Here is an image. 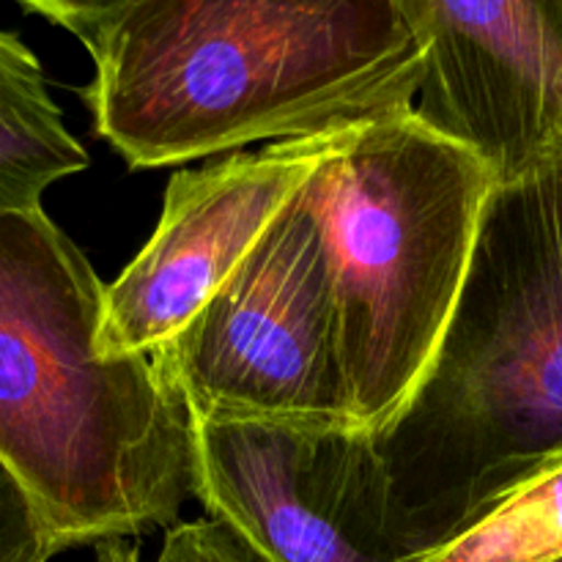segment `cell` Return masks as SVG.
<instances>
[{
  "label": "cell",
  "instance_id": "3",
  "mask_svg": "<svg viewBox=\"0 0 562 562\" xmlns=\"http://www.w3.org/2000/svg\"><path fill=\"white\" fill-rule=\"evenodd\" d=\"M108 285L44 209L0 212V459L60 552L173 527L192 420L157 360L99 349Z\"/></svg>",
  "mask_w": 562,
  "mask_h": 562
},
{
  "label": "cell",
  "instance_id": "10",
  "mask_svg": "<svg viewBox=\"0 0 562 562\" xmlns=\"http://www.w3.org/2000/svg\"><path fill=\"white\" fill-rule=\"evenodd\" d=\"M562 558V464L525 483L420 562H552Z\"/></svg>",
  "mask_w": 562,
  "mask_h": 562
},
{
  "label": "cell",
  "instance_id": "13",
  "mask_svg": "<svg viewBox=\"0 0 562 562\" xmlns=\"http://www.w3.org/2000/svg\"><path fill=\"white\" fill-rule=\"evenodd\" d=\"M25 5L33 14L44 16L53 25H60L64 31L75 33L82 44L93 36L99 25L108 16H113L126 0H14Z\"/></svg>",
  "mask_w": 562,
  "mask_h": 562
},
{
  "label": "cell",
  "instance_id": "1",
  "mask_svg": "<svg viewBox=\"0 0 562 562\" xmlns=\"http://www.w3.org/2000/svg\"><path fill=\"white\" fill-rule=\"evenodd\" d=\"M86 47L97 132L135 168L406 113L426 82L393 0H126Z\"/></svg>",
  "mask_w": 562,
  "mask_h": 562
},
{
  "label": "cell",
  "instance_id": "2",
  "mask_svg": "<svg viewBox=\"0 0 562 562\" xmlns=\"http://www.w3.org/2000/svg\"><path fill=\"white\" fill-rule=\"evenodd\" d=\"M373 442L415 562L562 464V146L494 184L442 344Z\"/></svg>",
  "mask_w": 562,
  "mask_h": 562
},
{
  "label": "cell",
  "instance_id": "9",
  "mask_svg": "<svg viewBox=\"0 0 562 562\" xmlns=\"http://www.w3.org/2000/svg\"><path fill=\"white\" fill-rule=\"evenodd\" d=\"M88 168L47 77L16 33L0 31V212L42 209L55 181Z\"/></svg>",
  "mask_w": 562,
  "mask_h": 562
},
{
  "label": "cell",
  "instance_id": "15",
  "mask_svg": "<svg viewBox=\"0 0 562 562\" xmlns=\"http://www.w3.org/2000/svg\"><path fill=\"white\" fill-rule=\"evenodd\" d=\"M552 562H562V558H558V560H552Z\"/></svg>",
  "mask_w": 562,
  "mask_h": 562
},
{
  "label": "cell",
  "instance_id": "6",
  "mask_svg": "<svg viewBox=\"0 0 562 562\" xmlns=\"http://www.w3.org/2000/svg\"><path fill=\"white\" fill-rule=\"evenodd\" d=\"M192 420V494L263 562H415L371 431Z\"/></svg>",
  "mask_w": 562,
  "mask_h": 562
},
{
  "label": "cell",
  "instance_id": "4",
  "mask_svg": "<svg viewBox=\"0 0 562 562\" xmlns=\"http://www.w3.org/2000/svg\"><path fill=\"white\" fill-rule=\"evenodd\" d=\"M497 176L417 115L338 132L300 190L333 269L351 417L379 434L426 376Z\"/></svg>",
  "mask_w": 562,
  "mask_h": 562
},
{
  "label": "cell",
  "instance_id": "11",
  "mask_svg": "<svg viewBox=\"0 0 562 562\" xmlns=\"http://www.w3.org/2000/svg\"><path fill=\"white\" fill-rule=\"evenodd\" d=\"M60 554L36 499L0 459V562H49Z\"/></svg>",
  "mask_w": 562,
  "mask_h": 562
},
{
  "label": "cell",
  "instance_id": "7",
  "mask_svg": "<svg viewBox=\"0 0 562 562\" xmlns=\"http://www.w3.org/2000/svg\"><path fill=\"white\" fill-rule=\"evenodd\" d=\"M335 140L338 132L278 140L176 173L154 236L104 291L102 355L165 349L241 267Z\"/></svg>",
  "mask_w": 562,
  "mask_h": 562
},
{
  "label": "cell",
  "instance_id": "14",
  "mask_svg": "<svg viewBox=\"0 0 562 562\" xmlns=\"http://www.w3.org/2000/svg\"><path fill=\"white\" fill-rule=\"evenodd\" d=\"M97 562H140V552L126 543V538L119 541L97 543Z\"/></svg>",
  "mask_w": 562,
  "mask_h": 562
},
{
  "label": "cell",
  "instance_id": "12",
  "mask_svg": "<svg viewBox=\"0 0 562 562\" xmlns=\"http://www.w3.org/2000/svg\"><path fill=\"white\" fill-rule=\"evenodd\" d=\"M154 562H263L217 519L170 527Z\"/></svg>",
  "mask_w": 562,
  "mask_h": 562
},
{
  "label": "cell",
  "instance_id": "8",
  "mask_svg": "<svg viewBox=\"0 0 562 562\" xmlns=\"http://www.w3.org/2000/svg\"><path fill=\"white\" fill-rule=\"evenodd\" d=\"M426 58L417 115L497 181L562 146V0H393Z\"/></svg>",
  "mask_w": 562,
  "mask_h": 562
},
{
  "label": "cell",
  "instance_id": "5",
  "mask_svg": "<svg viewBox=\"0 0 562 562\" xmlns=\"http://www.w3.org/2000/svg\"><path fill=\"white\" fill-rule=\"evenodd\" d=\"M154 360L190 417L357 426L333 269L300 195Z\"/></svg>",
  "mask_w": 562,
  "mask_h": 562
}]
</instances>
